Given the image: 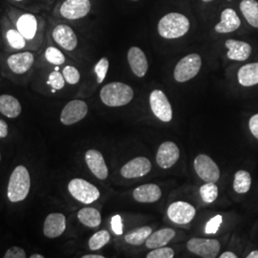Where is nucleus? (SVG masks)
I'll return each mask as SVG.
<instances>
[{"label":"nucleus","instance_id":"50","mask_svg":"<svg viewBox=\"0 0 258 258\" xmlns=\"http://www.w3.org/2000/svg\"><path fill=\"white\" fill-rule=\"evenodd\" d=\"M133 1H137V0H133Z\"/></svg>","mask_w":258,"mask_h":258},{"label":"nucleus","instance_id":"43","mask_svg":"<svg viewBox=\"0 0 258 258\" xmlns=\"http://www.w3.org/2000/svg\"><path fill=\"white\" fill-rule=\"evenodd\" d=\"M220 258H237V255L231 251H226L220 255Z\"/></svg>","mask_w":258,"mask_h":258},{"label":"nucleus","instance_id":"5","mask_svg":"<svg viewBox=\"0 0 258 258\" xmlns=\"http://www.w3.org/2000/svg\"><path fill=\"white\" fill-rule=\"evenodd\" d=\"M201 65L202 59L198 54L185 55L176 65L174 79L178 83H184L194 79L199 73Z\"/></svg>","mask_w":258,"mask_h":258},{"label":"nucleus","instance_id":"48","mask_svg":"<svg viewBox=\"0 0 258 258\" xmlns=\"http://www.w3.org/2000/svg\"><path fill=\"white\" fill-rule=\"evenodd\" d=\"M16 1H22V0H16Z\"/></svg>","mask_w":258,"mask_h":258},{"label":"nucleus","instance_id":"40","mask_svg":"<svg viewBox=\"0 0 258 258\" xmlns=\"http://www.w3.org/2000/svg\"><path fill=\"white\" fill-rule=\"evenodd\" d=\"M111 228L117 235H120L122 233V221L120 215H115L112 217Z\"/></svg>","mask_w":258,"mask_h":258},{"label":"nucleus","instance_id":"23","mask_svg":"<svg viewBox=\"0 0 258 258\" xmlns=\"http://www.w3.org/2000/svg\"><path fill=\"white\" fill-rule=\"evenodd\" d=\"M175 236V231L169 228L162 229L151 233L146 241V246L148 249H157L165 247Z\"/></svg>","mask_w":258,"mask_h":258},{"label":"nucleus","instance_id":"6","mask_svg":"<svg viewBox=\"0 0 258 258\" xmlns=\"http://www.w3.org/2000/svg\"><path fill=\"white\" fill-rule=\"evenodd\" d=\"M194 169L203 181L207 183H216L220 178L219 167L211 157L200 154L194 160Z\"/></svg>","mask_w":258,"mask_h":258},{"label":"nucleus","instance_id":"47","mask_svg":"<svg viewBox=\"0 0 258 258\" xmlns=\"http://www.w3.org/2000/svg\"><path fill=\"white\" fill-rule=\"evenodd\" d=\"M204 2H211L212 0H203Z\"/></svg>","mask_w":258,"mask_h":258},{"label":"nucleus","instance_id":"33","mask_svg":"<svg viewBox=\"0 0 258 258\" xmlns=\"http://www.w3.org/2000/svg\"><path fill=\"white\" fill-rule=\"evenodd\" d=\"M45 58L51 64L61 65L64 63L65 56L60 50L54 46L48 47L45 51Z\"/></svg>","mask_w":258,"mask_h":258},{"label":"nucleus","instance_id":"19","mask_svg":"<svg viewBox=\"0 0 258 258\" xmlns=\"http://www.w3.org/2000/svg\"><path fill=\"white\" fill-rule=\"evenodd\" d=\"M133 197L140 203H154L162 197V190L155 184H143L135 188Z\"/></svg>","mask_w":258,"mask_h":258},{"label":"nucleus","instance_id":"32","mask_svg":"<svg viewBox=\"0 0 258 258\" xmlns=\"http://www.w3.org/2000/svg\"><path fill=\"white\" fill-rule=\"evenodd\" d=\"M200 195L206 203H212L218 196V187L215 183H207L200 187Z\"/></svg>","mask_w":258,"mask_h":258},{"label":"nucleus","instance_id":"39","mask_svg":"<svg viewBox=\"0 0 258 258\" xmlns=\"http://www.w3.org/2000/svg\"><path fill=\"white\" fill-rule=\"evenodd\" d=\"M4 257L25 258L26 257V252L22 248L14 246V247H11L10 249H7V251L4 254Z\"/></svg>","mask_w":258,"mask_h":258},{"label":"nucleus","instance_id":"21","mask_svg":"<svg viewBox=\"0 0 258 258\" xmlns=\"http://www.w3.org/2000/svg\"><path fill=\"white\" fill-rule=\"evenodd\" d=\"M225 45L229 49L227 55L231 60L244 61L249 58V55L251 53V47L249 43L244 41L228 39Z\"/></svg>","mask_w":258,"mask_h":258},{"label":"nucleus","instance_id":"45","mask_svg":"<svg viewBox=\"0 0 258 258\" xmlns=\"http://www.w3.org/2000/svg\"><path fill=\"white\" fill-rule=\"evenodd\" d=\"M83 258H104V256L102 255H94V254H86V255H83Z\"/></svg>","mask_w":258,"mask_h":258},{"label":"nucleus","instance_id":"13","mask_svg":"<svg viewBox=\"0 0 258 258\" xmlns=\"http://www.w3.org/2000/svg\"><path fill=\"white\" fill-rule=\"evenodd\" d=\"M180 157L179 148L173 142L163 143L157 152V164L162 168H170L174 166Z\"/></svg>","mask_w":258,"mask_h":258},{"label":"nucleus","instance_id":"16","mask_svg":"<svg viewBox=\"0 0 258 258\" xmlns=\"http://www.w3.org/2000/svg\"><path fill=\"white\" fill-rule=\"evenodd\" d=\"M66 229V218L62 213H50L43 224V233L48 238L60 236Z\"/></svg>","mask_w":258,"mask_h":258},{"label":"nucleus","instance_id":"10","mask_svg":"<svg viewBox=\"0 0 258 258\" xmlns=\"http://www.w3.org/2000/svg\"><path fill=\"white\" fill-rule=\"evenodd\" d=\"M91 10L89 0H65L60 6V15L62 18L70 20L83 19Z\"/></svg>","mask_w":258,"mask_h":258},{"label":"nucleus","instance_id":"26","mask_svg":"<svg viewBox=\"0 0 258 258\" xmlns=\"http://www.w3.org/2000/svg\"><path fill=\"white\" fill-rule=\"evenodd\" d=\"M78 218L82 224L89 228H97L102 222L101 212L94 208H83L78 212Z\"/></svg>","mask_w":258,"mask_h":258},{"label":"nucleus","instance_id":"46","mask_svg":"<svg viewBox=\"0 0 258 258\" xmlns=\"http://www.w3.org/2000/svg\"><path fill=\"white\" fill-rule=\"evenodd\" d=\"M31 258H44V256H43V255H41V254H37V253H35V254L31 255Z\"/></svg>","mask_w":258,"mask_h":258},{"label":"nucleus","instance_id":"44","mask_svg":"<svg viewBox=\"0 0 258 258\" xmlns=\"http://www.w3.org/2000/svg\"><path fill=\"white\" fill-rule=\"evenodd\" d=\"M247 258H258V250H253L249 253Z\"/></svg>","mask_w":258,"mask_h":258},{"label":"nucleus","instance_id":"9","mask_svg":"<svg viewBox=\"0 0 258 258\" xmlns=\"http://www.w3.org/2000/svg\"><path fill=\"white\" fill-rule=\"evenodd\" d=\"M88 112L86 102L81 100H74L68 102L61 111L60 121L64 125H71L83 120Z\"/></svg>","mask_w":258,"mask_h":258},{"label":"nucleus","instance_id":"25","mask_svg":"<svg viewBox=\"0 0 258 258\" xmlns=\"http://www.w3.org/2000/svg\"><path fill=\"white\" fill-rule=\"evenodd\" d=\"M238 82L242 86H253L258 84V62L242 66L238 71Z\"/></svg>","mask_w":258,"mask_h":258},{"label":"nucleus","instance_id":"28","mask_svg":"<svg viewBox=\"0 0 258 258\" xmlns=\"http://www.w3.org/2000/svg\"><path fill=\"white\" fill-rule=\"evenodd\" d=\"M151 233H152V229L148 226H145V227H141V228L127 233L124 236V240L130 245L140 246L147 241L148 236Z\"/></svg>","mask_w":258,"mask_h":258},{"label":"nucleus","instance_id":"15","mask_svg":"<svg viewBox=\"0 0 258 258\" xmlns=\"http://www.w3.org/2000/svg\"><path fill=\"white\" fill-rule=\"evenodd\" d=\"M85 161L91 172L97 178L104 180L108 177V168L100 151L96 149H89L85 153Z\"/></svg>","mask_w":258,"mask_h":258},{"label":"nucleus","instance_id":"18","mask_svg":"<svg viewBox=\"0 0 258 258\" xmlns=\"http://www.w3.org/2000/svg\"><path fill=\"white\" fill-rule=\"evenodd\" d=\"M129 66L132 72L139 78L145 77L148 69V62L146 54L139 47H131L127 54Z\"/></svg>","mask_w":258,"mask_h":258},{"label":"nucleus","instance_id":"36","mask_svg":"<svg viewBox=\"0 0 258 258\" xmlns=\"http://www.w3.org/2000/svg\"><path fill=\"white\" fill-rule=\"evenodd\" d=\"M62 75L64 77L65 82L69 84H77L81 80V74L74 66H65L62 70Z\"/></svg>","mask_w":258,"mask_h":258},{"label":"nucleus","instance_id":"42","mask_svg":"<svg viewBox=\"0 0 258 258\" xmlns=\"http://www.w3.org/2000/svg\"><path fill=\"white\" fill-rule=\"evenodd\" d=\"M8 136V124L5 120H0V139Z\"/></svg>","mask_w":258,"mask_h":258},{"label":"nucleus","instance_id":"1","mask_svg":"<svg viewBox=\"0 0 258 258\" xmlns=\"http://www.w3.org/2000/svg\"><path fill=\"white\" fill-rule=\"evenodd\" d=\"M31 188V177L27 168L18 166L10 176L7 188V196L12 203H18L25 200Z\"/></svg>","mask_w":258,"mask_h":258},{"label":"nucleus","instance_id":"14","mask_svg":"<svg viewBox=\"0 0 258 258\" xmlns=\"http://www.w3.org/2000/svg\"><path fill=\"white\" fill-rule=\"evenodd\" d=\"M52 37L57 45L67 51H73L78 46V37L73 29L68 25L60 24L55 26Z\"/></svg>","mask_w":258,"mask_h":258},{"label":"nucleus","instance_id":"41","mask_svg":"<svg viewBox=\"0 0 258 258\" xmlns=\"http://www.w3.org/2000/svg\"><path fill=\"white\" fill-rule=\"evenodd\" d=\"M249 130L251 134L258 139V114L252 116L249 122Z\"/></svg>","mask_w":258,"mask_h":258},{"label":"nucleus","instance_id":"3","mask_svg":"<svg viewBox=\"0 0 258 258\" xmlns=\"http://www.w3.org/2000/svg\"><path fill=\"white\" fill-rule=\"evenodd\" d=\"M102 102L110 107L126 105L134 97L133 89L125 83H111L104 85L100 93Z\"/></svg>","mask_w":258,"mask_h":258},{"label":"nucleus","instance_id":"17","mask_svg":"<svg viewBox=\"0 0 258 258\" xmlns=\"http://www.w3.org/2000/svg\"><path fill=\"white\" fill-rule=\"evenodd\" d=\"M35 62V56L31 52H21L10 55L7 64L10 69L16 73L21 75L29 71Z\"/></svg>","mask_w":258,"mask_h":258},{"label":"nucleus","instance_id":"24","mask_svg":"<svg viewBox=\"0 0 258 258\" xmlns=\"http://www.w3.org/2000/svg\"><path fill=\"white\" fill-rule=\"evenodd\" d=\"M22 111L19 100L11 95L0 96V113L10 119L19 117Z\"/></svg>","mask_w":258,"mask_h":258},{"label":"nucleus","instance_id":"34","mask_svg":"<svg viewBox=\"0 0 258 258\" xmlns=\"http://www.w3.org/2000/svg\"><path fill=\"white\" fill-rule=\"evenodd\" d=\"M108 68H109V61L106 57H102L98 61V63L95 65L94 71L97 75L98 83H102L104 81L106 74H107V71H108Z\"/></svg>","mask_w":258,"mask_h":258},{"label":"nucleus","instance_id":"35","mask_svg":"<svg viewBox=\"0 0 258 258\" xmlns=\"http://www.w3.org/2000/svg\"><path fill=\"white\" fill-rule=\"evenodd\" d=\"M47 84H49L53 90H60L64 87L65 79L63 75L59 73L57 70L53 71L49 75Z\"/></svg>","mask_w":258,"mask_h":258},{"label":"nucleus","instance_id":"30","mask_svg":"<svg viewBox=\"0 0 258 258\" xmlns=\"http://www.w3.org/2000/svg\"><path fill=\"white\" fill-rule=\"evenodd\" d=\"M6 39L10 46L16 50L24 49L27 43L26 38L19 33L18 29L17 30L10 29L9 31L6 33Z\"/></svg>","mask_w":258,"mask_h":258},{"label":"nucleus","instance_id":"2","mask_svg":"<svg viewBox=\"0 0 258 258\" xmlns=\"http://www.w3.org/2000/svg\"><path fill=\"white\" fill-rule=\"evenodd\" d=\"M189 20L179 13H170L162 18L158 24L159 35L166 39H174L184 36L189 30Z\"/></svg>","mask_w":258,"mask_h":258},{"label":"nucleus","instance_id":"31","mask_svg":"<svg viewBox=\"0 0 258 258\" xmlns=\"http://www.w3.org/2000/svg\"><path fill=\"white\" fill-rule=\"evenodd\" d=\"M110 240V234L107 231H100L96 232L88 242V246L93 250L102 249Z\"/></svg>","mask_w":258,"mask_h":258},{"label":"nucleus","instance_id":"37","mask_svg":"<svg viewBox=\"0 0 258 258\" xmlns=\"http://www.w3.org/2000/svg\"><path fill=\"white\" fill-rule=\"evenodd\" d=\"M174 256V250L171 248L166 247H161L153 249L147 255L148 258H172Z\"/></svg>","mask_w":258,"mask_h":258},{"label":"nucleus","instance_id":"27","mask_svg":"<svg viewBox=\"0 0 258 258\" xmlns=\"http://www.w3.org/2000/svg\"><path fill=\"white\" fill-rule=\"evenodd\" d=\"M240 10L249 25L258 28V2L256 0H242Z\"/></svg>","mask_w":258,"mask_h":258},{"label":"nucleus","instance_id":"22","mask_svg":"<svg viewBox=\"0 0 258 258\" xmlns=\"http://www.w3.org/2000/svg\"><path fill=\"white\" fill-rule=\"evenodd\" d=\"M17 29L27 41L35 39L37 33V18L32 14H24L17 21Z\"/></svg>","mask_w":258,"mask_h":258},{"label":"nucleus","instance_id":"38","mask_svg":"<svg viewBox=\"0 0 258 258\" xmlns=\"http://www.w3.org/2000/svg\"><path fill=\"white\" fill-rule=\"evenodd\" d=\"M222 222H223V217L221 215H216V216L212 217V219L206 225V229H205L206 233L207 234L216 233L221 226Z\"/></svg>","mask_w":258,"mask_h":258},{"label":"nucleus","instance_id":"49","mask_svg":"<svg viewBox=\"0 0 258 258\" xmlns=\"http://www.w3.org/2000/svg\"><path fill=\"white\" fill-rule=\"evenodd\" d=\"M0 161H1V154H0Z\"/></svg>","mask_w":258,"mask_h":258},{"label":"nucleus","instance_id":"12","mask_svg":"<svg viewBox=\"0 0 258 258\" xmlns=\"http://www.w3.org/2000/svg\"><path fill=\"white\" fill-rule=\"evenodd\" d=\"M151 170V163L146 157H137L126 163L120 169L123 178L133 179L146 176Z\"/></svg>","mask_w":258,"mask_h":258},{"label":"nucleus","instance_id":"8","mask_svg":"<svg viewBox=\"0 0 258 258\" xmlns=\"http://www.w3.org/2000/svg\"><path fill=\"white\" fill-rule=\"evenodd\" d=\"M150 107L159 120L169 122L172 120V108L166 94L161 90H154L149 97Z\"/></svg>","mask_w":258,"mask_h":258},{"label":"nucleus","instance_id":"7","mask_svg":"<svg viewBox=\"0 0 258 258\" xmlns=\"http://www.w3.org/2000/svg\"><path fill=\"white\" fill-rule=\"evenodd\" d=\"M186 248L194 254L203 258H214L220 251L218 240L192 238L186 243Z\"/></svg>","mask_w":258,"mask_h":258},{"label":"nucleus","instance_id":"29","mask_svg":"<svg viewBox=\"0 0 258 258\" xmlns=\"http://www.w3.org/2000/svg\"><path fill=\"white\" fill-rule=\"evenodd\" d=\"M251 184V177L246 170H238L234 175L233 188L237 194L248 192Z\"/></svg>","mask_w":258,"mask_h":258},{"label":"nucleus","instance_id":"11","mask_svg":"<svg viewBox=\"0 0 258 258\" xmlns=\"http://www.w3.org/2000/svg\"><path fill=\"white\" fill-rule=\"evenodd\" d=\"M196 211L190 204L178 201L171 204L167 209L168 218L178 225H185L194 220Z\"/></svg>","mask_w":258,"mask_h":258},{"label":"nucleus","instance_id":"20","mask_svg":"<svg viewBox=\"0 0 258 258\" xmlns=\"http://www.w3.org/2000/svg\"><path fill=\"white\" fill-rule=\"evenodd\" d=\"M241 25V20L234 10L228 8L221 14V21L215 26V32L219 34H227L236 31Z\"/></svg>","mask_w":258,"mask_h":258},{"label":"nucleus","instance_id":"4","mask_svg":"<svg viewBox=\"0 0 258 258\" xmlns=\"http://www.w3.org/2000/svg\"><path fill=\"white\" fill-rule=\"evenodd\" d=\"M68 190L76 200L83 204H91L100 198V190L89 182L76 178L69 182Z\"/></svg>","mask_w":258,"mask_h":258}]
</instances>
